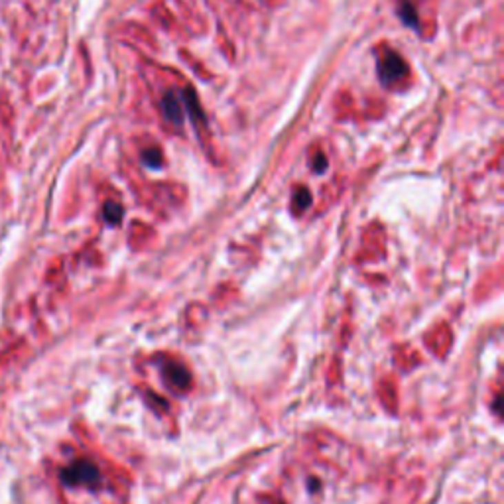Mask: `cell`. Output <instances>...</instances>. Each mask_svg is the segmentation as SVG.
Returning a JSON list of instances; mask_svg holds the SVG:
<instances>
[{"instance_id":"6da1fadb","label":"cell","mask_w":504,"mask_h":504,"mask_svg":"<svg viewBox=\"0 0 504 504\" xmlns=\"http://www.w3.org/2000/svg\"><path fill=\"white\" fill-rule=\"evenodd\" d=\"M61 478L71 487H91L99 481V469L89 461H77L61 473Z\"/></svg>"},{"instance_id":"5b68a950","label":"cell","mask_w":504,"mask_h":504,"mask_svg":"<svg viewBox=\"0 0 504 504\" xmlns=\"http://www.w3.org/2000/svg\"><path fill=\"white\" fill-rule=\"evenodd\" d=\"M400 14H402V20L406 22V24H412V26H418V18H416V10H414V6L412 4H402V8H400Z\"/></svg>"},{"instance_id":"3957f363","label":"cell","mask_w":504,"mask_h":504,"mask_svg":"<svg viewBox=\"0 0 504 504\" xmlns=\"http://www.w3.org/2000/svg\"><path fill=\"white\" fill-rule=\"evenodd\" d=\"M162 107H164V117L170 123L177 124V126L183 123V109H181V105H179V101L174 93H168L164 97Z\"/></svg>"},{"instance_id":"277c9868","label":"cell","mask_w":504,"mask_h":504,"mask_svg":"<svg viewBox=\"0 0 504 504\" xmlns=\"http://www.w3.org/2000/svg\"><path fill=\"white\" fill-rule=\"evenodd\" d=\"M142 160H144V164L150 165V168H160L162 165V156H160V152L156 148L142 152Z\"/></svg>"},{"instance_id":"7a4b0ae2","label":"cell","mask_w":504,"mask_h":504,"mask_svg":"<svg viewBox=\"0 0 504 504\" xmlns=\"http://www.w3.org/2000/svg\"><path fill=\"white\" fill-rule=\"evenodd\" d=\"M379 73H381L382 83H392L400 77H404L408 73V68L404 63V59L394 52H386L384 57L381 59V65H379Z\"/></svg>"},{"instance_id":"8992f818","label":"cell","mask_w":504,"mask_h":504,"mask_svg":"<svg viewBox=\"0 0 504 504\" xmlns=\"http://www.w3.org/2000/svg\"><path fill=\"white\" fill-rule=\"evenodd\" d=\"M121 215H123V209L119 207L117 203H109L105 207V217L112 221V223H119L121 221Z\"/></svg>"}]
</instances>
